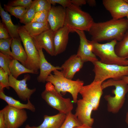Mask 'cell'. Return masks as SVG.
<instances>
[{"instance_id":"6da1fadb","label":"cell","mask_w":128,"mask_h":128,"mask_svg":"<svg viewBox=\"0 0 128 128\" xmlns=\"http://www.w3.org/2000/svg\"><path fill=\"white\" fill-rule=\"evenodd\" d=\"M128 30V20L123 18L94 22L88 32L92 41L99 42L115 40L119 42L122 39Z\"/></svg>"},{"instance_id":"7a4b0ae2","label":"cell","mask_w":128,"mask_h":128,"mask_svg":"<svg viewBox=\"0 0 128 128\" xmlns=\"http://www.w3.org/2000/svg\"><path fill=\"white\" fill-rule=\"evenodd\" d=\"M115 89L113 91L114 96L105 95L104 98L107 102V109L108 112L113 114L117 113L121 108L125 102V96L128 91V84L122 79H109L102 84L103 90L110 86Z\"/></svg>"},{"instance_id":"3957f363","label":"cell","mask_w":128,"mask_h":128,"mask_svg":"<svg viewBox=\"0 0 128 128\" xmlns=\"http://www.w3.org/2000/svg\"><path fill=\"white\" fill-rule=\"evenodd\" d=\"M53 72V74L50 73L47 77L46 82L51 83L56 90L61 94V93L63 95L67 92L69 93L73 102L76 103L78 94L84 85L83 81L78 79L76 80L68 79L58 70Z\"/></svg>"},{"instance_id":"277c9868","label":"cell","mask_w":128,"mask_h":128,"mask_svg":"<svg viewBox=\"0 0 128 128\" xmlns=\"http://www.w3.org/2000/svg\"><path fill=\"white\" fill-rule=\"evenodd\" d=\"M89 42L91 51L100 58L101 62L107 64L128 65V60L119 57L115 53V48L117 42L116 40L104 44L92 40Z\"/></svg>"},{"instance_id":"5b68a950","label":"cell","mask_w":128,"mask_h":128,"mask_svg":"<svg viewBox=\"0 0 128 128\" xmlns=\"http://www.w3.org/2000/svg\"><path fill=\"white\" fill-rule=\"evenodd\" d=\"M65 9L66 14L64 26L69 27L72 32L74 29L89 31L94 22L89 14L72 3Z\"/></svg>"},{"instance_id":"8992f818","label":"cell","mask_w":128,"mask_h":128,"mask_svg":"<svg viewBox=\"0 0 128 128\" xmlns=\"http://www.w3.org/2000/svg\"><path fill=\"white\" fill-rule=\"evenodd\" d=\"M41 96L49 105L59 113L66 114L72 112L73 108L70 98H64L50 82L46 84L45 89L41 93Z\"/></svg>"},{"instance_id":"52a82bcc","label":"cell","mask_w":128,"mask_h":128,"mask_svg":"<svg viewBox=\"0 0 128 128\" xmlns=\"http://www.w3.org/2000/svg\"><path fill=\"white\" fill-rule=\"evenodd\" d=\"M93 64L94 81L102 83L107 79H122L123 77L128 76V65L105 64L99 60Z\"/></svg>"},{"instance_id":"ba28073f","label":"cell","mask_w":128,"mask_h":128,"mask_svg":"<svg viewBox=\"0 0 128 128\" xmlns=\"http://www.w3.org/2000/svg\"><path fill=\"white\" fill-rule=\"evenodd\" d=\"M18 32L27 56L25 66L38 74L39 69L40 56L32 38L23 26H19Z\"/></svg>"},{"instance_id":"9c48e42d","label":"cell","mask_w":128,"mask_h":128,"mask_svg":"<svg viewBox=\"0 0 128 128\" xmlns=\"http://www.w3.org/2000/svg\"><path fill=\"white\" fill-rule=\"evenodd\" d=\"M102 83L101 82L93 81L89 84L83 85L79 92L82 98L92 105L94 111L97 110L103 94V90L101 86Z\"/></svg>"},{"instance_id":"30bf717a","label":"cell","mask_w":128,"mask_h":128,"mask_svg":"<svg viewBox=\"0 0 128 128\" xmlns=\"http://www.w3.org/2000/svg\"><path fill=\"white\" fill-rule=\"evenodd\" d=\"M3 109L6 128H19L28 118L25 109H17L8 105Z\"/></svg>"},{"instance_id":"8fae6325","label":"cell","mask_w":128,"mask_h":128,"mask_svg":"<svg viewBox=\"0 0 128 128\" xmlns=\"http://www.w3.org/2000/svg\"><path fill=\"white\" fill-rule=\"evenodd\" d=\"M30 78L28 74L25 75L23 78L18 80L13 77L11 74L9 76V85L15 91L19 98L22 101H25L30 100L32 95L36 91L35 88H29L26 82Z\"/></svg>"},{"instance_id":"7c38bea8","label":"cell","mask_w":128,"mask_h":128,"mask_svg":"<svg viewBox=\"0 0 128 128\" xmlns=\"http://www.w3.org/2000/svg\"><path fill=\"white\" fill-rule=\"evenodd\" d=\"M75 115L81 124H86L92 127L94 119L91 118V113L93 110L92 105L82 98L78 100Z\"/></svg>"},{"instance_id":"4fadbf2b","label":"cell","mask_w":128,"mask_h":128,"mask_svg":"<svg viewBox=\"0 0 128 128\" xmlns=\"http://www.w3.org/2000/svg\"><path fill=\"white\" fill-rule=\"evenodd\" d=\"M78 35L80 40V44L76 55L84 62H90L93 64L98 61L96 56L91 51L89 41L87 39L84 31L74 29Z\"/></svg>"},{"instance_id":"5bb4252c","label":"cell","mask_w":128,"mask_h":128,"mask_svg":"<svg viewBox=\"0 0 128 128\" xmlns=\"http://www.w3.org/2000/svg\"><path fill=\"white\" fill-rule=\"evenodd\" d=\"M102 1L112 19H120L128 15V4L124 0H103Z\"/></svg>"},{"instance_id":"9a60e30c","label":"cell","mask_w":128,"mask_h":128,"mask_svg":"<svg viewBox=\"0 0 128 128\" xmlns=\"http://www.w3.org/2000/svg\"><path fill=\"white\" fill-rule=\"evenodd\" d=\"M66 10L61 6H51L48 11V21L50 29L55 32L64 25Z\"/></svg>"},{"instance_id":"2e32d148","label":"cell","mask_w":128,"mask_h":128,"mask_svg":"<svg viewBox=\"0 0 128 128\" xmlns=\"http://www.w3.org/2000/svg\"><path fill=\"white\" fill-rule=\"evenodd\" d=\"M54 34V32L50 29L32 37L37 50L43 49L50 55L55 56Z\"/></svg>"},{"instance_id":"e0dca14e","label":"cell","mask_w":128,"mask_h":128,"mask_svg":"<svg viewBox=\"0 0 128 128\" xmlns=\"http://www.w3.org/2000/svg\"><path fill=\"white\" fill-rule=\"evenodd\" d=\"M72 32V30L70 28L64 26L54 32L55 56L62 53L65 50L68 43L69 34Z\"/></svg>"},{"instance_id":"ac0fdd59","label":"cell","mask_w":128,"mask_h":128,"mask_svg":"<svg viewBox=\"0 0 128 128\" xmlns=\"http://www.w3.org/2000/svg\"><path fill=\"white\" fill-rule=\"evenodd\" d=\"M84 63L76 54L72 55L61 66V72L65 77L72 80L76 73L82 68Z\"/></svg>"},{"instance_id":"d6986e66","label":"cell","mask_w":128,"mask_h":128,"mask_svg":"<svg viewBox=\"0 0 128 128\" xmlns=\"http://www.w3.org/2000/svg\"><path fill=\"white\" fill-rule=\"evenodd\" d=\"M40 56L39 69L40 73L37 79L40 82L44 83L47 77L51 72L55 70H61V67L55 66L49 63L46 59L42 51V49L38 50Z\"/></svg>"},{"instance_id":"ffe728a7","label":"cell","mask_w":128,"mask_h":128,"mask_svg":"<svg viewBox=\"0 0 128 128\" xmlns=\"http://www.w3.org/2000/svg\"><path fill=\"white\" fill-rule=\"evenodd\" d=\"M66 114L59 112L53 115L44 116L42 123L39 126H32L31 128H60L64 122Z\"/></svg>"},{"instance_id":"44dd1931","label":"cell","mask_w":128,"mask_h":128,"mask_svg":"<svg viewBox=\"0 0 128 128\" xmlns=\"http://www.w3.org/2000/svg\"><path fill=\"white\" fill-rule=\"evenodd\" d=\"M0 15L2 23L8 31L10 37L13 39L20 38L18 32L19 26L14 24L12 21L10 15L8 12L5 11L0 3Z\"/></svg>"},{"instance_id":"7402d4cb","label":"cell","mask_w":128,"mask_h":128,"mask_svg":"<svg viewBox=\"0 0 128 128\" xmlns=\"http://www.w3.org/2000/svg\"><path fill=\"white\" fill-rule=\"evenodd\" d=\"M21 41L20 38L13 39L10 47L13 58L20 62L25 66L27 56L25 50L22 45Z\"/></svg>"},{"instance_id":"603a6c76","label":"cell","mask_w":128,"mask_h":128,"mask_svg":"<svg viewBox=\"0 0 128 128\" xmlns=\"http://www.w3.org/2000/svg\"><path fill=\"white\" fill-rule=\"evenodd\" d=\"M0 98L5 101L8 105L11 107L19 109H26L32 112L36 111L34 105L31 102L30 100L27 101V104H24L19 101L5 94L3 89H0Z\"/></svg>"},{"instance_id":"cb8c5ba5","label":"cell","mask_w":128,"mask_h":128,"mask_svg":"<svg viewBox=\"0 0 128 128\" xmlns=\"http://www.w3.org/2000/svg\"><path fill=\"white\" fill-rule=\"evenodd\" d=\"M23 26L32 37L36 36L44 31L50 29L48 22H31Z\"/></svg>"},{"instance_id":"d4e9b609","label":"cell","mask_w":128,"mask_h":128,"mask_svg":"<svg viewBox=\"0 0 128 128\" xmlns=\"http://www.w3.org/2000/svg\"><path fill=\"white\" fill-rule=\"evenodd\" d=\"M9 68L10 74L16 79L21 74L26 73L37 74L34 71L27 69L20 64L17 60L14 59H13L10 63Z\"/></svg>"},{"instance_id":"484cf974","label":"cell","mask_w":128,"mask_h":128,"mask_svg":"<svg viewBox=\"0 0 128 128\" xmlns=\"http://www.w3.org/2000/svg\"><path fill=\"white\" fill-rule=\"evenodd\" d=\"M115 50L116 54L119 57L125 59L128 58V31L122 39L117 42Z\"/></svg>"},{"instance_id":"4316f807","label":"cell","mask_w":128,"mask_h":128,"mask_svg":"<svg viewBox=\"0 0 128 128\" xmlns=\"http://www.w3.org/2000/svg\"><path fill=\"white\" fill-rule=\"evenodd\" d=\"M4 9L20 20L21 19L26 12L27 9L23 6H12L8 4H4Z\"/></svg>"},{"instance_id":"83f0119b","label":"cell","mask_w":128,"mask_h":128,"mask_svg":"<svg viewBox=\"0 0 128 128\" xmlns=\"http://www.w3.org/2000/svg\"><path fill=\"white\" fill-rule=\"evenodd\" d=\"M81 125L75 114L71 112L66 114L65 119L60 128H73Z\"/></svg>"},{"instance_id":"f1b7e54d","label":"cell","mask_w":128,"mask_h":128,"mask_svg":"<svg viewBox=\"0 0 128 128\" xmlns=\"http://www.w3.org/2000/svg\"><path fill=\"white\" fill-rule=\"evenodd\" d=\"M37 0H33L30 7L27 9L22 18L20 23L26 24L31 22L36 13L35 5Z\"/></svg>"},{"instance_id":"f546056e","label":"cell","mask_w":128,"mask_h":128,"mask_svg":"<svg viewBox=\"0 0 128 128\" xmlns=\"http://www.w3.org/2000/svg\"><path fill=\"white\" fill-rule=\"evenodd\" d=\"M13 38L0 39V51L2 54L10 56L12 57V54L10 47ZM13 58V57H12Z\"/></svg>"},{"instance_id":"4dcf8cb0","label":"cell","mask_w":128,"mask_h":128,"mask_svg":"<svg viewBox=\"0 0 128 128\" xmlns=\"http://www.w3.org/2000/svg\"><path fill=\"white\" fill-rule=\"evenodd\" d=\"M14 59L11 56L4 54L0 52V66L9 75L10 72L9 66L11 62Z\"/></svg>"},{"instance_id":"1f68e13d","label":"cell","mask_w":128,"mask_h":128,"mask_svg":"<svg viewBox=\"0 0 128 128\" xmlns=\"http://www.w3.org/2000/svg\"><path fill=\"white\" fill-rule=\"evenodd\" d=\"M48 11L44 10L36 12L31 22L39 23L48 22Z\"/></svg>"},{"instance_id":"d6a6232c","label":"cell","mask_w":128,"mask_h":128,"mask_svg":"<svg viewBox=\"0 0 128 128\" xmlns=\"http://www.w3.org/2000/svg\"><path fill=\"white\" fill-rule=\"evenodd\" d=\"M9 74L1 68H0V88H5L9 89Z\"/></svg>"},{"instance_id":"836d02e7","label":"cell","mask_w":128,"mask_h":128,"mask_svg":"<svg viewBox=\"0 0 128 128\" xmlns=\"http://www.w3.org/2000/svg\"><path fill=\"white\" fill-rule=\"evenodd\" d=\"M51 7V4L48 0H37L35 5L36 12L44 10L49 11Z\"/></svg>"},{"instance_id":"e575fe53","label":"cell","mask_w":128,"mask_h":128,"mask_svg":"<svg viewBox=\"0 0 128 128\" xmlns=\"http://www.w3.org/2000/svg\"><path fill=\"white\" fill-rule=\"evenodd\" d=\"M33 1L32 0H14L10 1L8 5L14 7L23 6L28 9L31 5Z\"/></svg>"},{"instance_id":"d590c367","label":"cell","mask_w":128,"mask_h":128,"mask_svg":"<svg viewBox=\"0 0 128 128\" xmlns=\"http://www.w3.org/2000/svg\"><path fill=\"white\" fill-rule=\"evenodd\" d=\"M51 4L55 5L58 4L65 9L68 7L71 4L70 0H48Z\"/></svg>"},{"instance_id":"8d00e7d4","label":"cell","mask_w":128,"mask_h":128,"mask_svg":"<svg viewBox=\"0 0 128 128\" xmlns=\"http://www.w3.org/2000/svg\"><path fill=\"white\" fill-rule=\"evenodd\" d=\"M11 37L2 22H0V39H6Z\"/></svg>"},{"instance_id":"74e56055","label":"cell","mask_w":128,"mask_h":128,"mask_svg":"<svg viewBox=\"0 0 128 128\" xmlns=\"http://www.w3.org/2000/svg\"><path fill=\"white\" fill-rule=\"evenodd\" d=\"M0 128H6L4 116L3 108L0 110Z\"/></svg>"},{"instance_id":"f35d334b","label":"cell","mask_w":128,"mask_h":128,"mask_svg":"<svg viewBox=\"0 0 128 128\" xmlns=\"http://www.w3.org/2000/svg\"><path fill=\"white\" fill-rule=\"evenodd\" d=\"M70 1L71 3L78 7L87 3L86 0H70Z\"/></svg>"},{"instance_id":"ab89813d","label":"cell","mask_w":128,"mask_h":128,"mask_svg":"<svg viewBox=\"0 0 128 128\" xmlns=\"http://www.w3.org/2000/svg\"><path fill=\"white\" fill-rule=\"evenodd\" d=\"M86 2L91 7H94L96 5V1L95 0H87Z\"/></svg>"},{"instance_id":"60d3db41","label":"cell","mask_w":128,"mask_h":128,"mask_svg":"<svg viewBox=\"0 0 128 128\" xmlns=\"http://www.w3.org/2000/svg\"><path fill=\"white\" fill-rule=\"evenodd\" d=\"M73 128H94L86 124H81L80 125L75 127Z\"/></svg>"},{"instance_id":"b9f144b4","label":"cell","mask_w":128,"mask_h":128,"mask_svg":"<svg viewBox=\"0 0 128 128\" xmlns=\"http://www.w3.org/2000/svg\"><path fill=\"white\" fill-rule=\"evenodd\" d=\"M122 79L126 83L128 84V76L123 77Z\"/></svg>"},{"instance_id":"7bdbcfd3","label":"cell","mask_w":128,"mask_h":128,"mask_svg":"<svg viewBox=\"0 0 128 128\" xmlns=\"http://www.w3.org/2000/svg\"><path fill=\"white\" fill-rule=\"evenodd\" d=\"M125 121L127 124L128 125V111L127 113L126 118L125 119Z\"/></svg>"},{"instance_id":"ee69618b","label":"cell","mask_w":128,"mask_h":128,"mask_svg":"<svg viewBox=\"0 0 128 128\" xmlns=\"http://www.w3.org/2000/svg\"><path fill=\"white\" fill-rule=\"evenodd\" d=\"M25 128H31L29 124H27L25 127Z\"/></svg>"},{"instance_id":"f6af8a7d","label":"cell","mask_w":128,"mask_h":128,"mask_svg":"<svg viewBox=\"0 0 128 128\" xmlns=\"http://www.w3.org/2000/svg\"><path fill=\"white\" fill-rule=\"evenodd\" d=\"M124 1L128 4V0H124Z\"/></svg>"},{"instance_id":"bcb514c9","label":"cell","mask_w":128,"mask_h":128,"mask_svg":"<svg viewBox=\"0 0 128 128\" xmlns=\"http://www.w3.org/2000/svg\"><path fill=\"white\" fill-rule=\"evenodd\" d=\"M127 19L128 20V15L127 16Z\"/></svg>"}]
</instances>
